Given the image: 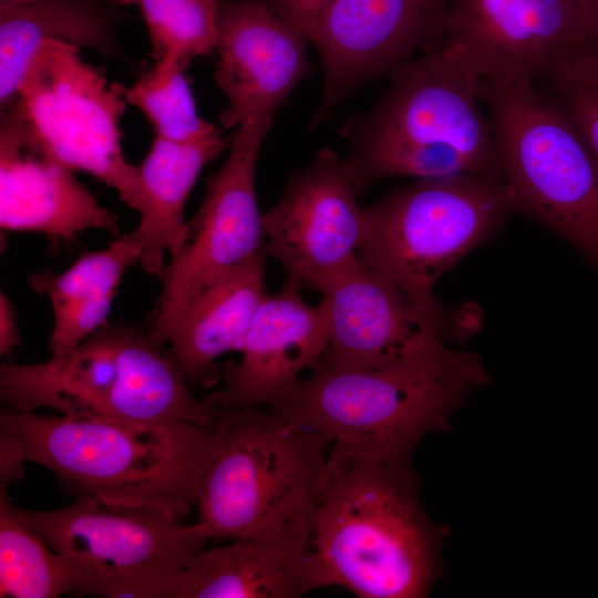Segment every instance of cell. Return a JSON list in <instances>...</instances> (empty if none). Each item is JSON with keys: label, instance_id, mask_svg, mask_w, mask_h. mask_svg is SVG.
Listing matches in <instances>:
<instances>
[{"label": "cell", "instance_id": "cell-1", "mask_svg": "<svg viewBox=\"0 0 598 598\" xmlns=\"http://www.w3.org/2000/svg\"><path fill=\"white\" fill-rule=\"evenodd\" d=\"M310 516L318 588L422 598L441 576L443 530L422 507L412 463L371 460L333 443Z\"/></svg>", "mask_w": 598, "mask_h": 598}, {"label": "cell", "instance_id": "cell-2", "mask_svg": "<svg viewBox=\"0 0 598 598\" xmlns=\"http://www.w3.org/2000/svg\"><path fill=\"white\" fill-rule=\"evenodd\" d=\"M226 430L186 421L73 419L0 411V432L14 437L25 461L50 470L75 496L150 507L181 520L198 506L202 480Z\"/></svg>", "mask_w": 598, "mask_h": 598}, {"label": "cell", "instance_id": "cell-3", "mask_svg": "<svg viewBox=\"0 0 598 598\" xmlns=\"http://www.w3.org/2000/svg\"><path fill=\"white\" fill-rule=\"evenodd\" d=\"M491 378L481 358L442 343L400 364L341 370L321 361L269 408L351 451L381 462L412 463L419 442Z\"/></svg>", "mask_w": 598, "mask_h": 598}, {"label": "cell", "instance_id": "cell-4", "mask_svg": "<svg viewBox=\"0 0 598 598\" xmlns=\"http://www.w3.org/2000/svg\"><path fill=\"white\" fill-rule=\"evenodd\" d=\"M363 212L359 261L396 283L444 341L474 334L476 307L447 308L433 289L512 213L504 181L481 174L419 179Z\"/></svg>", "mask_w": 598, "mask_h": 598}, {"label": "cell", "instance_id": "cell-5", "mask_svg": "<svg viewBox=\"0 0 598 598\" xmlns=\"http://www.w3.org/2000/svg\"><path fill=\"white\" fill-rule=\"evenodd\" d=\"M0 400L21 412L49 408L73 419L186 421L213 426L225 408L198 399L174 355L147 327L105 323L74 349L38 363H1Z\"/></svg>", "mask_w": 598, "mask_h": 598}, {"label": "cell", "instance_id": "cell-6", "mask_svg": "<svg viewBox=\"0 0 598 598\" xmlns=\"http://www.w3.org/2000/svg\"><path fill=\"white\" fill-rule=\"evenodd\" d=\"M512 213L573 245L598 270V161L571 116L536 82L482 80Z\"/></svg>", "mask_w": 598, "mask_h": 598}, {"label": "cell", "instance_id": "cell-7", "mask_svg": "<svg viewBox=\"0 0 598 598\" xmlns=\"http://www.w3.org/2000/svg\"><path fill=\"white\" fill-rule=\"evenodd\" d=\"M225 421L197 506L212 539L269 536L311 512L332 441L269 408H225Z\"/></svg>", "mask_w": 598, "mask_h": 598}, {"label": "cell", "instance_id": "cell-8", "mask_svg": "<svg viewBox=\"0 0 598 598\" xmlns=\"http://www.w3.org/2000/svg\"><path fill=\"white\" fill-rule=\"evenodd\" d=\"M13 515L69 566L75 592L107 598H168L172 582L212 539L198 520L184 524L150 507L75 496L68 506Z\"/></svg>", "mask_w": 598, "mask_h": 598}, {"label": "cell", "instance_id": "cell-9", "mask_svg": "<svg viewBox=\"0 0 598 598\" xmlns=\"http://www.w3.org/2000/svg\"><path fill=\"white\" fill-rule=\"evenodd\" d=\"M125 87L110 82L103 68L85 61L80 47L51 39L33 54L8 109L24 118L64 166L100 179L140 213L138 167L126 159L122 147Z\"/></svg>", "mask_w": 598, "mask_h": 598}, {"label": "cell", "instance_id": "cell-10", "mask_svg": "<svg viewBox=\"0 0 598 598\" xmlns=\"http://www.w3.org/2000/svg\"><path fill=\"white\" fill-rule=\"evenodd\" d=\"M482 80L440 48L403 63L365 113L339 128L349 148L388 144L450 145L504 181L492 124L484 112Z\"/></svg>", "mask_w": 598, "mask_h": 598}, {"label": "cell", "instance_id": "cell-11", "mask_svg": "<svg viewBox=\"0 0 598 598\" xmlns=\"http://www.w3.org/2000/svg\"><path fill=\"white\" fill-rule=\"evenodd\" d=\"M274 118L254 117L238 126L226 161L206 178L203 202L188 221V241L171 258L159 278L162 290L147 327L157 346L164 348L177 319L206 285L265 250L255 175Z\"/></svg>", "mask_w": 598, "mask_h": 598}, {"label": "cell", "instance_id": "cell-12", "mask_svg": "<svg viewBox=\"0 0 598 598\" xmlns=\"http://www.w3.org/2000/svg\"><path fill=\"white\" fill-rule=\"evenodd\" d=\"M450 0H328L306 37L323 70L321 99L309 128L364 84L441 48Z\"/></svg>", "mask_w": 598, "mask_h": 598}, {"label": "cell", "instance_id": "cell-13", "mask_svg": "<svg viewBox=\"0 0 598 598\" xmlns=\"http://www.w3.org/2000/svg\"><path fill=\"white\" fill-rule=\"evenodd\" d=\"M441 48L481 80L537 83L585 41L576 0H450Z\"/></svg>", "mask_w": 598, "mask_h": 598}, {"label": "cell", "instance_id": "cell-14", "mask_svg": "<svg viewBox=\"0 0 598 598\" xmlns=\"http://www.w3.org/2000/svg\"><path fill=\"white\" fill-rule=\"evenodd\" d=\"M331 148L290 173L279 200L262 214L265 250L301 287L321 292L359 262L364 208Z\"/></svg>", "mask_w": 598, "mask_h": 598}, {"label": "cell", "instance_id": "cell-15", "mask_svg": "<svg viewBox=\"0 0 598 598\" xmlns=\"http://www.w3.org/2000/svg\"><path fill=\"white\" fill-rule=\"evenodd\" d=\"M214 79L227 100L221 128L275 116L311 74L303 32L267 0H217Z\"/></svg>", "mask_w": 598, "mask_h": 598}, {"label": "cell", "instance_id": "cell-16", "mask_svg": "<svg viewBox=\"0 0 598 598\" xmlns=\"http://www.w3.org/2000/svg\"><path fill=\"white\" fill-rule=\"evenodd\" d=\"M0 226L43 235L58 249L87 229L118 236V218L40 142L14 110L1 112Z\"/></svg>", "mask_w": 598, "mask_h": 598}, {"label": "cell", "instance_id": "cell-17", "mask_svg": "<svg viewBox=\"0 0 598 598\" xmlns=\"http://www.w3.org/2000/svg\"><path fill=\"white\" fill-rule=\"evenodd\" d=\"M321 293L329 320L322 361L331 368L381 370L445 343L396 283L360 261Z\"/></svg>", "mask_w": 598, "mask_h": 598}, {"label": "cell", "instance_id": "cell-18", "mask_svg": "<svg viewBox=\"0 0 598 598\" xmlns=\"http://www.w3.org/2000/svg\"><path fill=\"white\" fill-rule=\"evenodd\" d=\"M291 277L266 295L247 332L241 359L224 367L225 388L213 395L225 408L271 403L289 392L324 357L329 320L323 305L307 303Z\"/></svg>", "mask_w": 598, "mask_h": 598}, {"label": "cell", "instance_id": "cell-19", "mask_svg": "<svg viewBox=\"0 0 598 598\" xmlns=\"http://www.w3.org/2000/svg\"><path fill=\"white\" fill-rule=\"evenodd\" d=\"M310 514L269 536L205 547L178 573L168 598H298L318 589Z\"/></svg>", "mask_w": 598, "mask_h": 598}, {"label": "cell", "instance_id": "cell-20", "mask_svg": "<svg viewBox=\"0 0 598 598\" xmlns=\"http://www.w3.org/2000/svg\"><path fill=\"white\" fill-rule=\"evenodd\" d=\"M266 250L247 258L206 285L186 306L167 343L192 389L223 377L217 359L240 352L265 298Z\"/></svg>", "mask_w": 598, "mask_h": 598}, {"label": "cell", "instance_id": "cell-21", "mask_svg": "<svg viewBox=\"0 0 598 598\" xmlns=\"http://www.w3.org/2000/svg\"><path fill=\"white\" fill-rule=\"evenodd\" d=\"M227 146L217 130L212 135L177 142L154 135L138 165L143 206L134 230L141 245L138 262L144 271L162 277L164 256H176L187 244L189 225L185 205L202 169Z\"/></svg>", "mask_w": 598, "mask_h": 598}, {"label": "cell", "instance_id": "cell-22", "mask_svg": "<svg viewBox=\"0 0 598 598\" xmlns=\"http://www.w3.org/2000/svg\"><path fill=\"white\" fill-rule=\"evenodd\" d=\"M112 0H34L0 9V105L14 101L25 69L45 40H62L122 59Z\"/></svg>", "mask_w": 598, "mask_h": 598}, {"label": "cell", "instance_id": "cell-23", "mask_svg": "<svg viewBox=\"0 0 598 598\" xmlns=\"http://www.w3.org/2000/svg\"><path fill=\"white\" fill-rule=\"evenodd\" d=\"M141 245L134 231L118 235L103 249L84 252L61 274L41 271L28 282L45 295L53 312L49 339L52 355H61L107 323L117 287L126 269L138 262Z\"/></svg>", "mask_w": 598, "mask_h": 598}, {"label": "cell", "instance_id": "cell-24", "mask_svg": "<svg viewBox=\"0 0 598 598\" xmlns=\"http://www.w3.org/2000/svg\"><path fill=\"white\" fill-rule=\"evenodd\" d=\"M6 487L0 488V597L56 598L75 591L63 558L13 515Z\"/></svg>", "mask_w": 598, "mask_h": 598}, {"label": "cell", "instance_id": "cell-25", "mask_svg": "<svg viewBox=\"0 0 598 598\" xmlns=\"http://www.w3.org/2000/svg\"><path fill=\"white\" fill-rule=\"evenodd\" d=\"M188 63L175 55L163 56L142 72L130 87H125L127 103L144 114L156 136L189 142L207 137L218 130L197 112L185 73Z\"/></svg>", "mask_w": 598, "mask_h": 598}, {"label": "cell", "instance_id": "cell-26", "mask_svg": "<svg viewBox=\"0 0 598 598\" xmlns=\"http://www.w3.org/2000/svg\"><path fill=\"white\" fill-rule=\"evenodd\" d=\"M136 6L144 19L155 60L175 55L187 62L215 52L216 8L202 0H112Z\"/></svg>", "mask_w": 598, "mask_h": 598}, {"label": "cell", "instance_id": "cell-27", "mask_svg": "<svg viewBox=\"0 0 598 598\" xmlns=\"http://www.w3.org/2000/svg\"><path fill=\"white\" fill-rule=\"evenodd\" d=\"M598 161V55L581 52L548 81Z\"/></svg>", "mask_w": 598, "mask_h": 598}, {"label": "cell", "instance_id": "cell-28", "mask_svg": "<svg viewBox=\"0 0 598 598\" xmlns=\"http://www.w3.org/2000/svg\"><path fill=\"white\" fill-rule=\"evenodd\" d=\"M23 451L18 441L11 435L0 432V482L1 485L14 483L23 478Z\"/></svg>", "mask_w": 598, "mask_h": 598}, {"label": "cell", "instance_id": "cell-29", "mask_svg": "<svg viewBox=\"0 0 598 598\" xmlns=\"http://www.w3.org/2000/svg\"><path fill=\"white\" fill-rule=\"evenodd\" d=\"M328 0H272L275 8L303 34L311 24L312 20Z\"/></svg>", "mask_w": 598, "mask_h": 598}, {"label": "cell", "instance_id": "cell-30", "mask_svg": "<svg viewBox=\"0 0 598 598\" xmlns=\"http://www.w3.org/2000/svg\"><path fill=\"white\" fill-rule=\"evenodd\" d=\"M20 344L17 311L10 298L0 292V353L10 357Z\"/></svg>", "mask_w": 598, "mask_h": 598}, {"label": "cell", "instance_id": "cell-31", "mask_svg": "<svg viewBox=\"0 0 598 598\" xmlns=\"http://www.w3.org/2000/svg\"><path fill=\"white\" fill-rule=\"evenodd\" d=\"M585 41V51L598 55V0H576Z\"/></svg>", "mask_w": 598, "mask_h": 598}, {"label": "cell", "instance_id": "cell-32", "mask_svg": "<svg viewBox=\"0 0 598 598\" xmlns=\"http://www.w3.org/2000/svg\"><path fill=\"white\" fill-rule=\"evenodd\" d=\"M34 0H0V9L25 4Z\"/></svg>", "mask_w": 598, "mask_h": 598}, {"label": "cell", "instance_id": "cell-33", "mask_svg": "<svg viewBox=\"0 0 598 598\" xmlns=\"http://www.w3.org/2000/svg\"><path fill=\"white\" fill-rule=\"evenodd\" d=\"M204 1L206 4L213 7V8H216V2L217 0H202Z\"/></svg>", "mask_w": 598, "mask_h": 598}]
</instances>
